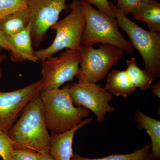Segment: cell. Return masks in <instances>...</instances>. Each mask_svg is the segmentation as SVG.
Wrapping results in <instances>:
<instances>
[{
  "label": "cell",
  "instance_id": "cell-24",
  "mask_svg": "<svg viewBox=\"0 0 160 160\" xmlns=\"http://www.w3.org/2000/svg\"><path fill=\"white\" fill-rule=\"evenodd\" d=\"M90 4H93L98 9V10L102 12L112 18H115L112 10L109 6L108 0H85Z\"/></svg>",
  "mask_w": 160,
  "mask_h": 160
},
{
  "label": "cell",
  "instance_id": "cell-26",
  "mask_svg": "<svg viewBox=\"0 0 160 160\" xmlns=\"http://www.w3.org/2000/svg\"><path fill=\"white\" fill-rule=\"evenodd\" d=\"M40 160H55L49 153H41Z\"/></svg>",
  "mask_w": 160,
  "mask_h": 160
},
{
  "label": "cell",
  "instance_id": "cell-7",
  "mask_svg": "<svg viewBox=\"0 0 160 160\" xmlns=\"http://www.w3.org/2000/svg\"><path fill=\"white\" fill-rule=\"evenodd\" d=\"M69 95L74 106L82 107L93 112L101 124L106 114L115 111L109 104L112 94L99 84L89 82H73L69 84Z\"/></svg>",
  "mask_w": 160,
  "mask_h": 160
},
{
  "label": "cell",
  "instance_id": "cell-17",
  "mask_svg": "<svg viewBox=\"0 0 160 160\" xmlns=\"http://www.w3.org/2000/svg\"><path fill=\"white\" fill-rule=\"evenodd\" d=\"M151 144H148L142 149L137 148L134 152L129 154H110L106 157L92 159L83 157L73 152L71 160H156L150 152Z\"/></svg>",
  "mask_w": 160,
  "mask_h": 160
},
{
  "label": "cell",
  "instance_id": "cell-21",
  "mask_svg": "<svg viewBox=\"0 0 160 160\" xmlns=\"http://www.w3.org/2000/svg\"><path fill=\"white\" fill-rule=\"evenodd\" d=\"M0 47L8 52L10 54V59L12 62H20L19 57L16 50L11 46L7 37L0 28Z\"/></svg>",
  "mask_w": 160,
  "mask_h": 160
},
{
  "label": "cell",
  "instance_id": "cell-12",
  "mask_svg": "<svg viewBox=\"0 0 160 160\" xmlns=\"http://www.w3.org/2000/svg\"><path fill=\"white\" fill-rule=\"evenodd\" d=\"M136 20L147 24L149 31L160 32V3L145 0L131 12Z\"/></svg>",
  "mask_w": 160,
  "mask_h": 160
},
{
  "label": "cell",
  "instance_id": "cell-5",
  "mask_svg": "<svg viewBox=\"0 0 160 160\" xmlns=\"http://www.w3.org/2000/svg\"><path fill=\"white\" fill-rule=\"evenodd\" d=\"M69 7V14L51 27L56 32L52 43L47 48L35 51L38 61L42 62L65 49L78 50L86 18L81 0H72Z\"/></svg>",
  "mask_w": 160,
  "mask_h": 160
},
{
  "label": "cell",
  "instance_id": "cell-22",
  "mask_svg": "<svg viewBox=\"0 0 160 160\" xmlns=\"http://www.w3.org/2000/svg\"><path fill=\"white\" fill-rule=\"evenodd\" d=\"M41 153L27 149L14 148V160H40Z\"/></svg>",
  "mask_w": 160,
  "mask_h": 160
},
{
  "label": "cell",
  "instance_id": "cell-16",
  "mask_svg": "<svg viewBox=\"0 0 160 160\" xmlns=\"http://www.w3.org/2000/svg\"><path fill=\"white\" fill-rule=\"evenodd\" d=\"M29 23L27 8L17 12L0 22V28L6 36H10L22 31Z\"/></svg>",
  "mask_w": 160,
  "mask_h": 160
},
{
  "label": "cell",
  "instance_id": "cell-14",
  "mask_svg": "<svg viewBox=\"0 0 160 160\" xmlns=\"http://www.w3.org/2000/svg\"><path fill=\"white\" fill-rule=\"evenodd\" d=\"M105 89L116 96L126 98L136 88L126 70H112L108 73Z\"/></svg>",
  "mask_w": 160,
  "mask_h": 160
},
{
  "label": "cell",
  "instance_id": "cell-19",
  "mask_svg": "<svg viewBox=\"0 0 160 160\" xmlns=\"http://www.w3.org/2000/svg\"><path fill=\"white\" fill-rule=\"evenodd\" d=\"M28 0H0V22L17 12L27 8Z\"/></svg>",
  "mask_w": 160,
  "mask_h": 160
},
{
  "label": "cell",
  "instance_id": "cell-2",
  "mask_svg": "<svg viewBox=\"0 0 160 160\" xmlns=\"http://www.w3.org/2000/svg\"><path fill=\"white\" fill-rule=\"evenodd\" d=\"M40 97L46 127L51 132L60 133L71 130L90 114L88 109L74 106L68 85L62 89L44 90Z\"/></svg>",
  "mask_w": 160,
  "mask_h": 160
},
{
  "label": "cell",
  "instance_id": "cell-27",
  "mask_svg": "<svg viewBox=\"0 0 160 160\" xmlns=\"http://www.w3.org/2000/svg\"><path fill=\"white\" fill-rule=\"evenodd\" d=\"M2 49L0 47V65L6 60V54L1 53V52H2Z\"/></svg>",
  "mask_w": 160,
  "mask_h": 160
},
{
  "label": "cell",
  "instance_id": "cell-6",
  "mask_svg": "<svg viewBox=\"0 0 160 160\" xmlns=\"http://www.w3.org/2000/svg\"><path fill=\"white\" fill-rule=\"evenodd\" d=\"M92 46L81 45L78 50L81 58L79 69L76 76L78 82H98L124 57L125 52L113 45L101 44L98 49Z\"/></svg>",
  "mask_w": 160,
  "mask_h": 160
},
{
  "label": "cell",
  "instance_id": "cell-9",
  "mask_svg": "<svg viewBox=\"0 0 160 160\" xmlns=\"http://www.w3.org/2000/svg\"><path fill=\"white\" fill-rule=\"evenodd\" d=\"M66 0H28L27 9L31 25L32 46L38 47L47 31L67 8Z\"/></svg>",
  "mask_w": 160,
  "mask_h": 160
},
{
  "label": "cell",
  "instance_id": "cell-20",
  "mask_svg": "<svg viewBox=\"0 0 160 160\" xmlns=\"http://www.w3.org/2000/svg\"><path fill=\"white\" fill-rule=\"evenodd\" d=\"M14 144L9 135L0 130V157L3 160H14Z\"/></svg>",
  "mask_w": 160,
  "mask_h": 160
},
{
  "label": "cell",
  "instance_id": "cell-10",
  "mask_svg": "<svg viewBox=\"0 0 160 160\" xmlns=\"http://www.w3.org/2000/svg\"><path fill=\"white\" fill-rule=\"evenodd\" d=\"M42 79L15 90L0 92V130L8 134L30 102L43 91Z\"/></svg>",
  "mask_w": 160,
  "mask_h": 160
},
{
  "label": "cell",
  "instance_id": "cell-28",
  "mask_svg": "<svg viewBox=\"0 0 160 160\" xmlns=\"http://www.w3.org/2000/svg\"><path fill=\"white\" fill-rule=\"evenodd\" d=\"M2 69L0 68V79L2 77Z\"/></svg>",
  "mask_w": 160,
  "mask_h": 160
},
{
  "label": "cell",
  "instance_id": "cell-4",
  "mask_svg": "<svg viewBox=\"0 0 160 160\" xmlns=\"http://www.w3.org/2000/svg\"><path fill=\"white\" fill-rule=\"evenodd\" d=\"M109 4L119 27L128 35L133 48L142 58L144 70L154 81L160 76V32L143 29L129 19L110 1Z\"/></svg>",
  "mask_w": 160,
  "mask_h": 160
},
{
  "label": "cell",
  "instance_id": "cell-15",
  "mask_svg": "<svg viewBox=\"0 0 160 160\" xmlns=\"http://www.w3.org/2000/svg\"><path fill=\"white\" fill-rule=\"evenodd\" d=\"M135 118L141 129H146L151 141V155L156 160L160 158V121L137 110Z\"/></svg>",
  "mask_w": 160,
  "mask_h": 160
},
{
  "label": "cell",
  "instance_id": "cell-18",
  "mask_svg": "<svg viewBox=\"0 0 160 160\" xmlns=\"http://www.w3.org/2000/svg\"><path fill=\"white\" fill-rule=\"evenodd\" d=\"M126 71L133 86L136 88H139L142 91L149 89L153 81L145 70L139 67L135 58H131L126 61Z\"/></svg>",
  "mask_w": 160,
  "mask_h": 160
},
{
  "label": "cell",
  "instance_id": "cell-13",
  "mask_svg": "<svg viewBox=\"0 0 160 160\" xmlns=\"http://www.w3.org/2000/svg\"><path fill=\"white\" fill-rule=\"evenodd\" d=\"M7 37L9 42L18 54L20 62L29 61L38 63V60L32 47L30 22L22 31L14 35Z\"/></svg>",
  "mask_w": 160,
  "mask_h": 160
},
{
  "label": "cell",
  "instance_id": "cell-1",
  "mask_svg": "<svg viewBox=\"0 0 160 160\" xmlns=\"http://www.w3.org/2000/svg\"><path fill=\"white\" fill-rule=\"evenodd\" d=\"M8 134L14 148L49 153L50 135L44 119L40 94L27 105Z\"/></svg>",
  "mask_w": 160,
  "mask_h": 160
},
{
  "label": "cell",
  "instance_id": "cell-25",
  "mask_svg": "<svg viewBox=\"0 0 160 160\" xmlns=\"http://www.w3.org/2000/svg\"><path fill=\"white\" fill-rule=\"evenodd\" d=\"M150 87H151V91L159 98H160V82L158 81V82L152 85Z\"/></svg>",
  "mask_w": 160,
  "mask_h": 160
},
{
  "label": "cell",
  "instance_id": "cell-11",
  "mask_svg": "<svg viewBox=\"0 0 160 160\" xmlns=\"http://www.w3.org/2000/svg\"><path fill=\"white\" fill-rule=\"evenodd\" d=\"M92 120V118H86L73 129L62 133L51 132L49 154L55 160H71L73 152L72 146L75 133L78 129L91 122Z\"/></svg>",
  "mask_w": 160,
  "mask_h": 160
},
{
  "label": "cell",
  "instance_id": "cell-3",
  "mask_svg": "<svg viewBox=\"0 0 160 160\" xmlns=\"http://www.w3.org/2000/svg\"><path fill=\"white\" fill-rule=\"evenodd\" d=\"M81 2L86 18L81 45L109 44L121 48L127 54H133L134 48L120 32L115 18L96 10L85 0Z\"/></svg>",
  "mask_w": 160,
  "mask_h": 160
},
{
  "label": "cell",
  "instance_id": "cell-8",
  "mask_svg": "<svg viewBox=\"0 0 160 160\" xmlns=\"http://www.w3.org/2000/svg\"><path fill=\"white\" fill-rule=\"evenodd\" d=\"M42 62L44 91L59 89L64 83L73 81L79 69L81 58L78 50L67 49L59 56Z\"/></svg>",
  "mask_w": 160,
  "mask_h": 160
},
{
  "label": "cell",
  "instance_id": "cell-23",
  "mask_svg": "<svg viewBox=\"0 0 160 160\" xmlns=\"http://www.w3.org/2000/svg\"><path fill=\"white\" fill-rule=\"evenodd\" d=\"M117 2L116 6L118 9L125 15L131 13L132 11L145 0H115Z\"/></svg>",
  "mask_w": 160,
  "mask_h": 160
}]
</instances>
